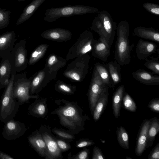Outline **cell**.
I'll return each mask as SVG.
<instances>
[{"mask_svg":"<svg viewBox=\"0 0 159 159\" xmlns=\"http://www.w3.org/2000/svg\"><path fill=\"white\" fill-rule=\"evenodd\" d=\"M4 123L2 134L7 140H14L19 138L23 136L28 129L24 123L15 120L14 119Z\"/></svg>","mask_w":159,"mask_h":159,"instance_id":"cell-10","label":"cell"},{"mask_svg":"<svg viewBox=\"0 0 159 159\" xmlns=\"http://www.w3.org/2000/svg\"><path fill=\"white\" fill-rule=\"evenodd\" d=\"M143 7L150 13L156 15H159V5L151 2H145L143 5Z\"/></svg>","mask_w":159,"mask_h":159,"instance_id":"cell-34","label":"cell"},{"mask_svg":"<svg viewBox=\"0 0 159 159\" xmlns=\"http://www.w3.org/2000/svg\"><path fill=\"white\" fill-rule=\"evenodd\" d=\"M123 105L124 107L129 111L135 112L136 111V104L130 96L125 93L123 98Z\"/></svg>","mask_w":159,"mask_h":159,"instance_id":"cell-31","label":"cell"},{"mask_svg":"<svg viewBox=\"0 0 159 159\" xmlns=\"http://www.w3.org/2000/svg\"><path fill=\"white\" fill-rule=\"evenodd\" d=\"M117 39L115 45L114 59L121 66L129 64L131 61L132 47L129 37V24L125 20L120 21L116 27Z\"/></svg>","mask_w":159,"mask_h":159,"instance_id":"cell-2","label":"cell"},{"mask_svg":"<svg viewBox=\"0 0 159 159\" xmlns=\"http://www.w3.org/2000/svg\"><path fill=\"white\" fill-rule=\"evenodd\" d=\"M45 73L43 71L39 72L31 82L30 90L31 94L32 95L36 93L37 90L40 84L43 79Z\"/></svg>","mask_w":159,"mask_h":159,"instance_id":"cell-32","label":"cell"},{"mask_svg":"<svg viewBox=\"0 0 159 159\" xmlns=\"http://www.w3.org/2000/svg\"><path fill=\"white\" fill-rule=\"evenodd\" d=\"M11 75V67L9 56L2 58L0 64V89L8 84Z\"/></svg>","mask_w":159,"mask_h":159,"instance_id":"cell-17","label":"cell"},{"mask_svg":"<svg viewBox=\"0 0 159 159\" xmlns=\"http://www.w3.org/2000/svg\"><path fill=\"white\" fill-rule=\"evenodd\" d=\"M26 42L21 40L15 44L9 59L11 67V74L15 75L25 69L27 63Z\"/></svg>","mask_w":159,"mask_h":159,"instance_id":"cell-7","label":"cell"},{"mask_svg":"<svg viewBox=\"0 0 159 159\" xmlns=\"http://www.w3.org/2000/svg\"><path fill=\"white\" fill-rule=\"evenodd\" d=\"M120 66L116 60L110 61L107 65L113 82V87L121 81Z\"/></svg>","mask_w":159,"mask_h":159,"instance_id":"cell-25","label":"cell"},{"mask_svg":"<svg viewBox=\"0 0 159 159\" xmlns=\"http://www.w3.org/2000/svg\"><path fill=\"white\" fill-rule=\"evenodd\" d=\"M15 75L11 74L2 98L0 108V120L4 123L14 119L18 112L20 104L13 93Z\"/></svg>","mask_w":159,"mask_h":159,"instance_id":"cell-5","label":"cell"},{"mask_svg":"<svg viewBox=\"0 0 159 159\" xmlns=\"http://www.w3.org/2000/svg\"><path fill=\"white\" fill-rule=\"evenodd\" d=\"M48 111L47 99H38L32 103L29 107L28 113L36 117L44 118Z\"/></svg>","mask_w":159,"mask_h":159,"instance_id":"cell-16","label":"cell"},{"mask_svg":"<svg viewBox=\"0 0 159 159\" xmlns=\"http://www.w3.org/2000/svg\"><path fill=\"white\" fill-rule=\"evenodd\" d=\"M95 69L105 85L109 88H113V82L107 66L101 63L95 64Z\"/></svg>","mask_w":159,"mask_h":159,"instance_id":"cell-26","label":"cell"},{"mask_svg":"<svg viewBox=\"0 0 159 159\" xmlns=\"http://www.w3.org/2000/svg\"><path fill=\"white\" fill-rule=\"evenodd\" d=\"M57 61V59L54 55L51 56L48 61V64L49 66H52Z\"/></svg>","mask_w":159,"mask_h":159,"instance_id":"cell-43","label":"cell"},{"mask_svg":"<svg viewBox=\"0 0 159 159\" xmlns=\"http://www.w3.org/2000/svg\"><path fill=\"white\" fill-rule=\"evenodd\" d=\"M144 65L148 69L152 71L153 74H159V59L154 57H150L149 59H145Z\"/></svg>","mask_w":159,"mask_h":159,"instance_id":"cell-29","label":"cell"},{"mask_svg":"<svg viewBox=\"0 0 159 159\" xmlns=\"http://www.w3.org/2000/svg\"><path fill=\"white\" fill-rule=\"evenodd\" d=\"M27 139L30 145L38 154L45 158L47 151L46 144L39 130L36 129L33 132Z\"/></svg>","mask_w":159,"mask_h":159,"instance_id":"cell-12","label":"cell"},{"mask_svg":"<svg viewBox=\"0 0 159 159\" xmlns=\"http://www.w3.org/2000/svg\"><path fill=\"white\" fill-rule=\"evenodd\" d=\"M52 132L61 138L71 141L75 139L74 135L63 130L54 128L51 129Z\"/></svg>","mask_w":159,"mask_h":159,"instance_id":"cell-33","label":"cell"},{"mask_svg":"<svg viewBox=\"0 0 159 159\" xmlns=\"http://www.w3.org/2000/svg\"></svg>","mask_w":159,"mask_h":159,"instance_id":"cell-46","label":"cell"},{"mask_svg":"<svg viewBox=\"0 0 159 159\" xmlns=\"http://www.w3.org/2000/svg\"><path fill=\"white\" fill-rule=\"evenodd\" d=\"M116 133L119 144L124 149H128L129 148V136L125 129L122 126L118 127Z\"/></svg>","mask_w":159,"mask_h":159,"instance_id":"cell-27","label":"cell"},{"mask_svg":"<svg viewBox=\"0 0 159 159\" xmlns=\"http://www.w3.org/2000/svg\"><path fill=\"white\" fill-rule=\"evenodd\" d=\"M92 159H105L100 148L97 146L94 147L93 152Z\"/></svg>","mask_w":159,"mask_h":159,"instance_id":"cell-40","label":"cell"},{"mask_svg":"<svg viewBox=\"0 0 159 159\" xmlns=\"http://www.w3.org/2000/svg\"><path fill=\"white\" fill-rule=\"evenodd\" d=\"M99 9L88 6L69 5L62 7H52L46 9L44 20L52 22L62 17L96 13Z\"/></svg>","mask_w":159,"mask_h":159,"instance_id":"cell-4","label":"cell"},{"mask_svg":"<svg viewBox=\"0 0 159 159\" xmlns=\"http://www.w3.org/2000/svg\"><path fill=\"white\" fill-rule=\"evenodd\" d=\"M111 48L103 41L94 40L93 46L92 55L104 61H106L110 53Z\"/></svg>","mask_w":159,"mask_h":159,"instance_id":"cell-18","label":"cell"},{"mask_svg":"<svg viewBox=\"0 0 159 159\" xmlns=\"http://www.w3.org/2000/svg\"><path fill=\"white\" fill-rule=\"evenodd\" d=\"M55 102L57 107L50 114L57 115L59 123L74 135L78 134L85 129L86 122L90 120L89 116L76 102L64 99H57Z\"/></svg>","mask_w":159,"mask_h":159,"instance_id":"cell-1","label":"cell"},{"mask_svg":"<svg viewBox=\"0 0 159 159\" xmlns=\"http://www.w3.org/2000/svg\"><path fill=\"white\" fill-rule=\"evenodd\" d=\"M45 0H33L23 10L16 22V25H19L29 19Z\"/></svg>","mask_w":159,"mask_h":159,"instance_id":"cell-20","label":"cell"},{"mask_svg":"<svg viewBox=\"0 0 159 159\" xmlns=\"http://www.w3.org/2000/svg\"><path fill=\"white\" fill-rule=\"evenodd\" d=\"M48 46L41 45L33 52L29 61V65H32L37 61L44 54Z\"/></svg>","mask_w":159,"mask_h":159,"instance_id":"cell-28","label":"cell"},{"mask_svg":"<svg viewBox=\"0 0 159 159\" xmlns=\"http://www.w3.org/2000/svg\"><path fill=\"white\" fill-rule=\"evenodd\" d=\"M39 130L45 141L47 148L46 159H62L61 151L58 146L55 138L52 134L50 128L46 125L40 127Z\"/></svg>","mask_w":159,"mask_h":159,"instance_id":"cell-8","label":"cell"},{"mask_svg":"<svg viewBox=\"0 0 159 159\" xmlns=\"http://www.w3.org/2000/svg\"><path fill=\"white\" fill-rule=\"evenodd\" d=\"M142 69L133 72L132 75L135 80L144 84L150 86L159 85V76Z\"/></svg>","mask_w":159,"mask_h":159,"instance_id":"cell-15","label":"cell"},{"mask_svg":"<svg viewBox=\"0 0 159 159\" xmlns=\"http://www.w3.org/2000/svg\"><path fill=\"white\" fill-rule=\"evenodd\" d=\"M125 92V87L121 85L114 92L112 98V107L113 114L117 118L120 116L122 102Z\"/></svg>","mask_w":159,"mask_h":159,"instance_id":"cell-23","label":"cell"},{"mask_svg":"<svg viewBox=\"0 0 159 159\" xmlns=\"http://www.w3.org/2000/svg\"><path fill=\"white\" fill-rule=\"evenodd\" d=\"M148 159H159V143L152 149L148 155Z\"/></svg>","mask_w":159,"mask_h":159,"instance_id":"cell-39","label":"cell"},{"mask_svg":"<svg viewBox=\"0 0 159 159\" xmlns=\"http://www.w3.org/2000/svg\"><path fill=\"white\" fill-rule=\"evenodd\" d=\"M148 107L153 112H159V99L155 98L152 99L149 103Z\"/></svg>","mask_w":159,"mask_h":159,"instance_id":"cell-37","label":"cell"},{"mask_svg":"<svg viewBox=\"0 0 159 159\" xmlns=\"http://www.w3.org/2000/svg\"><path fill=\"white\" fill-rule=\"evenodd\" d=\"M11 12L0 7V29L7 27L10 22V15Z\"/></svg>","mask_w":159,"mask_h":159,"instance_id":"cell-30","label":"cell"},{"mask_svg":"<svg viewBox=\"0 0 159 159\" xmlns=\"http://www.w3.org/2000/svg\"><path fill=\"white\" fill-rule=\"evenodd\" d=\"M65 74L67 76L75 80L79 81L80 79V75L76 72L72 71H68L66 72Z\"/></svg>","mask_w":159,"mask_h":159,"instance_id":"cell-42","label":"cell"},{"mask_svg":"<svg viewBox=\"0 0 159 159\" xmlns=\"http://www.w3.org/2000/svg\"><path fill=\"white\" fill-rule=\"evenodd\" d=\"M17 40L15 31H9L0 35V57L9 56Z\"/></svg>","mask_w":159,"mask_h":159,"instance_id":"cell-11","label":"cell"},{"mask_svg":"<svg viewBox=\"0 0 159 159\" xmlns=\"http://www.w3.org/2000/svg\"><path fill=\"white\" fill-rule=\"evenodd\" d=\"M31 82L27 78L25 73L16 74L14 76L13 95L17 100L20 105L27 102L30 99H37L39 98L38 95L30 94Z\"/></svg>","mask_w":159,"mask_h":159,"instance_id":"cell-6","label":"cell"},{"mask_svg":"<svg viewBox=\"0 0 159 159\" xmlns=\"http://www.w3.org/2000/svg\"><path fill=\"white\" fill-rule=\"evenodd\" d=\"M109 88L108 86H106L96 103L92 114L95 121L99 120L107 105L108 100Z\"/></svg>","mask_w":159,"mask_h":159,"instance_id":"cell-19","label":"cell"},{"mask_svg":"<svg viewBox=\"0 0 159 159\" xmlns=\"http://www.w3.org/2000/svg\"><path fill=\"white\" fill-rule=\"evenodd\" d=\"M106 86L95 69L93 73L88 95L89 106L92 115L96 103Z\"/></svg>","mask_w":159,"mask_h":159,"instance_id":"cell-9","label":"cell"},{"mask_svg":"<svg viewBox=\"0 0 159 159\" xmlns=\"http://www.w3.org/2000/svg\"><path fill=\"white\" fill-rule=\"evenodd\" d=\"M157 45L153 43L140 39L136 46V52L139 60H144L156 51Z\"/></svg>","mask_w":159,"mask_h":159,"instance_id":"cell-13","label":"cell"},{"mask_svg":"<svg viewBox=\"0 0 159 159\" xmlns=\"http://www.w3.org/2000/svg\"><path fill=\"white\" fill-rule=\"evenodd\" d=\"M134 33L137 36L159 43V33L152 27H136Z\"/></svg>","mask_w":159,"mask_h":159,"instance_id":"cell-21","label":"cell"},{"mask_svg":"<svg viewBox=\"0 0 159 159\" xmlns=\"http://www.w3.org/2000/svg\"><path fill=\"white\" fill-rule=\"evenodd\" d=\"M0 159H14L8 154L0 151Z\"/></svg>","mask_w":159,"mask_h":159,"instance_id":"cell-44","label":"cell"},{"mask_svg":"<svg viewBox=\"0 0 159 159\" xmlns=\"http://www.w3.org/2000/svg\"><path fill=\"white\" fill-rule=\"evenodd\" d=\"M95 143L92 140L89 139H81L78 141L76 143V147L77 148H82L92 146Z\"/></svg>","mask_w":159,"mask_h":159,"instance_id":"cell-36","label":"cell"},{"mask_svg":"<svg viewBox=\"0 0 159 159\" xmlns=\"http://www.w3.org/2000/svg\"><path fill=\"white\" fill-rule=\"evenodd\" d=\"M126 159H131L132 158L131 157L127 156L126 157Z\"/></svg>","mask_w":159,"mask_h":159,"instance_id":"cell-45","label":"cell"},{"mask_svg":"<svg viewBox=\"0 0 159 159\" xmlns=\"http://www.w3.org/2000/svg\"><path fill=\"white\" fill-rule=\"evenodd\" d=\"M116 27V23L110 14L104 10L100 11L94 19L91 29L99 34L100 39L104 41L111 48Z\"/></svg>","mask_w":159,"mask_h":159,"instance_id":"cell-3","label":"cell"},{"mask_svg":"<svg viewBox=\"0 0 159 159\" xmlns=\"http://www.w3.org/2000/svg\"><path fill=\"white\" fill-rule=\"evenodd\" d=\"M89 149L88 148H85L80 151L76 154L73 156H72L70 153L68 155L67 159H89Z\"/></svg>","mask_w":159,"mask_h":159,"instance_id":"cell-35","label":"cell"},{"mask_svg":"<svg viewBox=\"0 0 159 159\" xmlns=\"http://www.w3.org/2000/svg\"><path fill=\"white\" fill-rule=\"evenodd\" d=\"M44 38L53 40H65L71 36L69 30L57 28L46 30L42 34Z\"/></svg>","mask_w":159,"mask_h":159,"instance_id":"cell-22","label":"cell"},{"mask_svg":"<svg viewBox=\"0 0 159 159\" xmlns=\"http://www.w3.org/2000/svg\"><path fill=\"white\" fill-rule=\"evenodd\" d=\"M56 141L58 147L62 152L66 151L71 148L70 144L62 139H56Z\"/></svg>","mask_w":159,"mask_h":159,"instance_id":"cell-38","label":"cell"},{"mask_svg":"<svg viewBox=\"0 0 159 159\" xmlns=\"http://www.w3.org/2000/svg\"><path fill=\"white\" fill-rule=\"evenodd\" d=\"M159 131V119L156 117L150 119L146 142V148L152 146L155 137Z\"/></svg>","mask_w":159,"mask_h":159,"instance_id":"cell-24","label":"cell"},{"mask_svg":"<svg viewBox=\"0 0 159 159\" xmlns=\"http://www.w3.org/2000/svg\"><path fill=\"white\" fill-rule=\"evenodd\" d=\"M58 89L61 92L68 94H73L74 91L69 86L64 84H61L59 85Z\"/></svg>","mask_w":159,"mask_h":159,"instance_id":"cell-41","label":"cell"},{"mask_svg":"<svg viewBox=\"0 0 159 159\" xmlns=\"http://www.w3.org/2000/svg\"><path fill=\"white\" fill-rule=\"evenodd\" d=\"M150 119H145L141 124L137 139L135 152L138 156H140L146 148L147 132Z\"/></svg>","mask_w":159,"mask_h":159,"instance_id":"cell-14","label":"cell"}]
</instances>
